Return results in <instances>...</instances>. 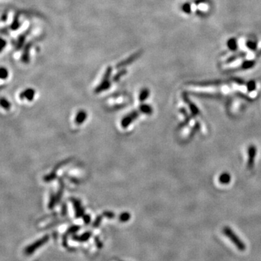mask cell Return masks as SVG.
Wrapping results in <instances>:
<instances>
[{"instance_id": "obj_1", "label": "cell", "mask_w": 261, "mask_h": 261, "mask_svg": "<svg viewBox=\"0 0 261 261\" xmlns=\"http://www.w3.org/2000/svg\"><path fill=\"white\" fill-rule=\"evenodd\" d=\"M223 233L224 234L225 236H226L227 237L229 238V240L234 243V244L235 245V246L237 247V248L240 249V251H244L245 250V249H246L245 244L242 242V241L240 240V238H239L238 236L236 235L235 233H234V232L232 231V230L230 229L229 227L225 226V227L223 228Z\"/></svg>"}, {"instance_id": "obj_2", "label": "cell", "mask_w": 261, "mask_h": 261, "mask_svg": "<svg viewBox=\"0 0 261 261\" xmlns=\"http://www.w3.org/2000/svg\"><path fill=\"white\" fill-rule=\"evenodd\" d=\"M112 70V69L111 67H108L107 69H106L103 78L102 79L101 83H99V85L97 86L96 88H95L94 92L96 93V94H99V93H100L102 92L107 90L108 88L110 87V86H111V83H110V76H111Z\"/></svg>"}, {"instance_id": "obj_3", "label": "cell", "mask_w": 261, "mask_h": 261, "mask_svg": "<svg viewBox=\"0 0 261 261\" xmlns=\"http://www.w3.org/2000/svg\"><path fill=\"white\" fill-rule=\"evenodd\" d=\"M49 239H50V236H49V235H45L44 236H43V237L40 239V240H37L36 242H35L34 243H33L32 244H31L29 245V246H28L27 247H26V248L25 249V253L26 254V255H29L33 253H34L37 249L39 248V247L41 246H43V245L49 240Z\"/></svg>"}, {"instance_id": "obj_4", "label": "cell", "mask_w": 261, "mask_h": 261, "mask_svg": "<svg viewBox=\"0 0 261 261\" xmlns=\"http://www.w3.org/2000/svg\"><path fill=\"white\" fill-rule=\"evenodd\" d=\"M141 53H142L141 52V51H139V52H135L134 54H132L131 55H130L128 58H126V59H123V60L121 61L120 63H118V65H116V68H123L126 67V66L130 65V64H131L132 63H134V61H136V59L141 56Z\"/></svg>"}, {"instance_id": "obj_5", "label": "cell", "mask_w": 261, "mask_h": 261, "mask_svg": "<svg viewBox=\"0 0 261 261\" xmlns=\"http://www.w3.org/2000/svg\"><path fill=\"white\" fill-rule=\"evenodd\" d=\"M139 112H140L139 110H134V111L130 112L129 115L126 116L122 119V121H121V126H122L123 128L126 129V128L129 126L133 121L136 120L139 117Z\"/></svg>"}, {"instance_id": "obj_6", "label": "cell", "mask_w": 261, "mask_h": 261, "mask_svg": "<svg viewBox=\"0 0 261 261\" xmlns=\"http://www.w3.org/2000/svg\"><path fill=\"white\" fill-rule=\"evenodd\" d=\"M248 152V162H247V168L251 170L254 166L255 163V158L257 154V148L255 146L250 145L247 149Z\"/></svg>"}, {"instance_id": "obj_7", "label": "cell", "mask_w": 261, "mask_h": 261, "mask_svg": "<svg viewBox=\"0 0 261 261\" xmlns=\"http://www.w3.org/2000/svg\"><path fill=\"white\" fill-rule=\"evenodd\" d=\"M70 200H71L73 205H74V211H75V216H76V218H78L83 217V216L85 215L84 209H83V207H82V205H81L80 201H79L78 200H77V199L76 198H71L70 199Z\"/></svg>"}, {"instance_id": "obj_8", "label": "cell", "mask_w": 261, "mask_h": 261, "mask_svg": "<svg viewBox=\"0 0 261 261\" xmlns=\"http://www.w3.org/2000/svg\"><path fill=\"white\" fill-rule=\"evenodd\" d=\"M255 60H245L244 62H243V63L241 64V65L239 66L237 68H233V69H230L229 70H228L227 72H236V71H239V70H248V69H250V68H253L254 66L255 65Z\"/></svg>"}, {"instance_id": "obj_9", "label": "cell", "mask_w": 261, "mask_h": 261, "mask_svg": "<svg viewBox=\"0 0 261 261\" xmlns=\"http://www.w3.org/2000/svg\"><path fill=\"white\" fill-rule=\"evenodd\" d=\"M182 97H183V100H184L185 102L187 104L188 106H189V107L190 108V110H191L192 116H198V115L200 113L199 108L197 107V106L194 105V104L192 102L190 101V99H189V97H187V94H186V93H183Z\"/></svg>"}, {"instance_id": "obj_10", "label": "cell", "mask_w": 261, "mask_h": 261, "mask_svg": "<svg viewBox=\"0 0 261 261\" xmlns=\"http://www.w3.org/2000/svg\"><path fill=\"white\" fill-rule=\"evenodd\" d=\"M70 160H71L70 159H68V160H66L65 161H63V162H61L60 163H59V164H57L56 166L55 167L54 171H52L50 174L44 177V181H46V182H50V181H52L53 179H55V178H56V171H57V170L59 169V168L63 166V165H65L67 164V163H68V162H70Z\"/></svg>"}, {"instance_id": "obj_11", "label": "cell", "mask_w": 261, "mask_h": 261, "mask_svg": "<svg viewBox=\"0 0 261 261\" xmlns=\"http://www.w3.org/2000/svg\"><path fill=\"white\" fill-rule=\"evenodd\" d=\"M35 96V91L33 88H27L24 90L20 94V98L21 99H27L28 101H32Z\"/></svg>"}, {"instance_id": "obj_12", "label": "cell", "mask_w": 261, "mask_h": 261, "mask_svg": "<svg viewBox=\"0 0 261 261\" xmlns=\"http://www.w3.org/2000/svg\"><path fill=\"white\" fill-rule=\"evenodd\" d=\"M87 112H86L85 111H83V110H81V111H79L76 115V119H75V123H76L77 125L82 124V123L85 121L86 119H87Z\"/></svg>"}, {"instance_id": "obj_13", "label": "cell", "mask_w": 261, "mask_h": 261, "mask_svg": "<svg viewBox=\"0 0 261 261\" xmlns=\"http://www.w3.org/2000/svg\"><path fill=\"white\" fill-rule=\"evenodd\" d=\"M247 55V53L245 52H238L236 53V54L232 55V56L229 57V58H228L226 60H225V63H233V62L237 60V59H240V58H242V57H244L245 56Z\"/></svg>"}, {"instance_id": "obj_14", "label": "cell", "mask_w": 261, "mask_h": 261, "mask_svg": "<svg viewBox=\"0 0 261 261\" xmlns=\"http://www.w3.org/2000/svg\"><path fill=\"white\" fill-rule=\"evenodd\" d=\"M91 236H92V232L87 231L86 232V233L83 234L82 235L73 236L72 240L74 241H77V242H86V241H87L88 239L91 237Z\"/></svg>"}, {"instance_id": "obj_15", "label": "cell", "mask_w": 261, "mask_h": 261, "mask_svg": "<svg viewBox=\"0 0 261 261\" xmlns=\"http://www.w3.org/2000/svg\"><path fill=\"white\" fill-rule=\"evenodd\" d=\"M231 175L229 173H227V172H223V173H221L220 176H219L218 181L219 182L222 183V184H228V183H229L230 181H231Z\"/></svg>"}, {"instance_id": "obj_16", "label": "cell", "mask_w": 261, "mask_h": 261, "mask_svg": "<svg viewBox=\"0 0 261 261\" xmlns=\"http://www.w3.org/2000/svg\"><path fill=\"white\" fill-rule=\"evenodd\" d=\"M139 111L144 114L151 115L152 112H153V110H152V107L151 106L147 105V104H141V105L139 106Z\"/></svg>"}, {"instance_id": "obj_17", "label": "cell", "mask_w": 261, "mask_h": 261, "mask_svg": "<svg viewBox=\"0 0 261 261\" xmlns=\"http://www.w3.org/2000/svg\"><path fill=\"white\" fill-rule=\"evenodd\" d=\"M59 189H58V192H57V202H59L62 198V196H63V191H64V188H65V184H64V182L63 181V179L61 178H59Z\"/></svg>"}, {"instance_id": "obj_18", "label": "cell", "mask_w": 261, "mask_h": 261, "mask_svg": "<svg viewBox=\"0 0 261 261\" xmlns=\"http://www.w3.org/2000/svg\"><path fill=\"white\" fill-rule=\"evenodd\" d=\"M227 46L231 51H236L238 48L237 41L235 38L229 39L227 41Z\"/></svg>"}, {"instance_id": "obj_19", "label": "cell", "mask_w": 261, "mask_h": 261, "mask_svg": "<svg viewBox=\"0 0 261 261\" xmlns=\"http://www.w3.org/2000/svg\"><path fill=\"white\" fill-rule=\"evenodd\" d=\"M149 95V89H148V88H143V89L140 92V94H139V101L145 102L146 99L148 98Z\"/></svg>"}, {"instance_id": "obj_20", "label": "cell", "mask_w": 261, "mask_h": 261, "mask_svg": "<svg viewBox=\"0 0 261 261\" xmlns=\"http://www.w3.org/2000/svg\"><path fill=\"white\" fill-rule=\"evenodd\" d=\"M57 202V197L53 193H51V195H50V202H49V205H48V207L50 208V210H52L54 208L55 205H56V202Z\"/></svg>"}, {"instance_id": "obj_21", "label": "cell", "mask_w": 261, "mask_h": 261, "mask_svg": "<svg viewBox=\"0 0 261 261\" xmlns=\"http://www.w3.org/2000/svg\"><path fill=\"white\" fill-rule=\"evenodd\" d=\"M127 74V70L124 69V68H122V69L119 70V71L117 73V74L116 75V76L113 77V81H115V82L118 81L121 79V77L123 76L125 74Z\"/></svg>"}, {"instance_id": "obj_22", "label": "cell", "mask_w": 261, "mask_h": 261, "mask_svg": "<svg viewBox=\"0 0 261 261\" xmlns=\"http://www.w3.org/2000/svg\"><path fill=\"white\" fill-rule=\"evenodd\" d=\"M246 45L247 46V48L249 49V50H252V51H255L256 50H257L258 44H257V42H256L255 41L247 40V42H246Z\"/></svg>"}, {"instance_id": "obj_23", "label": "cell", "mask_w": 261, "mask_h": 261, "mask_svg": "<svg viewBox=\"0 0 261 261\" xmlns=\"http://www.w3.org/2000/svg\"><path fill=\"white\" fill-rule=\"evenodd\" d=\"M130 218V213H127V212H124V213H121L120 216H119V221H120L121 222H123V223L127 222V221H129Z\"/></svg>"}, {"instance_id": "obj_24", "label": "cell", "mask_w": 261, "mask_h": 261, "mask_svg": "<svg viewBox=\"0 0 261 261\" xmlns=\"http://www.w3.org/2000/svg\"><path fill=\"white\" fill-rule=\"evenodd\" d=\"M79 229H80V226H79V225H73V226L70 227V229H68V231H66V234H64V235L68 236V235L75 233V232L78 231Z\"/></svg>"}, {"instance_id": "obj_25", "label": "cell", "mask_w": 261, "mask_h": 261, "mask_svg": "<svg viewBox=\"0 0 261 261\" xmlns=\"http://www.w3.org/2000/svg\"><path fill=\"white\" fill-rule=\"evenodd\" d=\"M247 91H248V92H253V91L256 88L255 81H253V80L249 81L247 84Z\"/></svg>"}, {"instance_id": "obj_26", "label": "cell", "mask_w": 261, "mask_h": 261, "mask_svg": "<svg viewBox=\"0 0 261 261\" xmlns=\"http://www.w3.org/2000/svg\"><path fill=\"white\" fill-rule=\"evenodd\" d=\"M182 10L183 12L187 13V14H190L192 12V7L191 4L189 3H184L182 6Z\"/></svg>"}, {"instance_id": "obj_27", "label": "cell", "mask_w": 261, "mask_h": 261, "mask_svg": "<svg viewBox=\"0 0 261 261\" xmlns=\"http://www.w3.org/2000/svg\"><path fill=\"white\" fill-rule=\"evenodd\" d=\"M1 105H2V107L5 110H9L10 108V106H11L10 103L6 99L3 98V97H2V98L1 99Z\"/></svg>"}, {"instance_id": "obj_28", "label": "cell", "mask_w": 261, "mask_h": 261, "mask_svg": "<svg viewBox=\"0 0 261 261\" xmlns=\"http://www.w3.org/2000/svg\"><path fill=\"white\" fill-rule=\"evenodd\" d=\"M20 25H21V24H20V22L18 21V17H15L14 19V21H13L12 24L11 25V28H12V30H16L17 28H19Z\"/></svg>"}, {"instance_id": "obj_29", "label": "cell", "mask_w": 261, "mask_h": 261, "mask_svg": "<svg viewBox=\"0 0 261 261\" xmlns=\"http://www.w3.org/2000/svg\"><path fill=\"white\" fill-rule=\"evenodd\" d=\"M8 71L6 68H1V78L2 80H4V79H7L8 78Z\"/></svg>"}, {"instance_id": "obj_30", "label": "cell", "mask_w": 261, "mask_h": 261, "mask_svg": "<svg viewBox=\"0 0 261 261\" xmlns=\"http://www.w3.org/2000/svg\"><path fill=\"white\" fill-rule=\"evenodd\" d=\"M102 216H97L96 220L94 221V223H93V227H94V228L98 227L99 225H100V223L102 222Z\"/></svg>"}, {"instance_id": "obj_31", "label": "cell", "mask_w": 261, "mask_h": 261, "mask_svg": "<svg viewBox=\"0 0 261 261\" xmlns=\"http://www.w3.org/2000/svg\"><path fill=\"white\" fill-rule=\"evenodd\" d=\"M103 216L108 218H113L115 217V214L112 213V212L110 211H105V213H103Z\"/></svg>"}, {"instance_id": "obj_32", "label": "cell", "mask_w": 261, "mask_h": 261, "mask_svg": "<svg viewBox=\"0 0 261 261\" xmlns=\"http://www.w3.org/2000/svg\"><path fill=\"white\" fill-rule=\"evenodd\" d=\"M83 221H84L85 224L87 225L90 223L91 217H90V216L88 215V214H85V215L83 216Z\"/></svg>"}, {"instance_id": "obj_33", "label": "cell", "mask_w": 261, "mask_h": 261, "mask_svg": "<svg viewBox=\"0 0 261 261\" xmlns=\"http://www.w3.org/2000/svg\"><path fill=\"white\" fill-rule=\"evenodd\" d=\"M66 214H67V205H66L65 203L62 205V216H65Z\"/></svg>"}, {"instance_id": "obj_34", "label": "cell", "mask_w": 261, "mask_h": 261, "mask_svg": "<svg viewBox=\"0 0 261 261\" xmlns=\"http://www.w3.org/2000/svg\"><path fill=\"white\" fill-rule=\"evenodd\" d=\"M29 48H30V46H26V52L23 53V59H28V52H29Z\"/></svg>"}, {"instance_id": "obj_35", "label": "cell", "mask_w": 261, "mask_h": 261, "mask_svg": "<svg viewBox=\"0 0 261 261\" xmlns=\"http://www.w3.org/2000/svg\"><path fill=\"white\" fill-rule=\"evenodd\" d=\"M24 41H25V37H23V36L20 37L19 41H18V42H17V46H19V48L21 47V46H22V44H23L24 43Z\"/></svg>"}, {"instance_id": "obj_36", "label": "cell", "mask_w": 261, "mask_h": 261, "mask_svg": "<svg viewBox=\"0 0 261 261\" xmlns=\"http://www.w3.org/2000/svg\"><path fill=\"white\" fill-rule=\"evenodd\" d=\"M95 242H96L97 245L98 247H101L102 246V242H100V241H99V240L98 241V238H97V237L95 238Z\"/></svg>"}, {"instance_id": "obj_37", "label": "cell", "mask_w": 261, "mask_h": 261, "mask_svg": "<svg viewBox=\"0 0 261 261\" xmlns=\"http://www.w3.org/2000/svg\"><path fill=\"white\" fill-rule=\"evenodd\" d=\"M7 44L6 41L4 40V39H2V42H1V46H2V48H1V51L3 50V49H4V46H5V44Z\"/></svg>"}, {"instance_id": "obj_38", "label": "cell", "mask_w": 261, "mask_h": 261, "mask_svg": "<svg viewBox=\"0 0 261 261\" xmlns=\"http://www.w3.org/2000/svg\"><path fill=\"white\" fill-rule=\"evenodd\" d=\"M258 56H261V50L258 52Z\"/></svg>"}]
</instances>
